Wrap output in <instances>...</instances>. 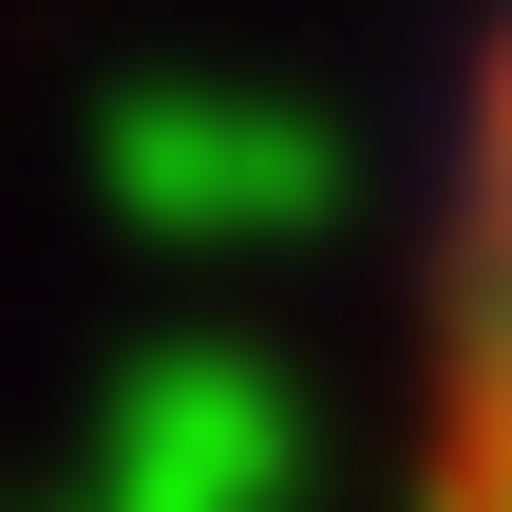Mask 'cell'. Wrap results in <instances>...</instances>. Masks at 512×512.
<instances>
[{"instance_id":"1","label":"cell","mask_w":512,"mask_h":512,"mask_svg":"<svg viewBox=\"0 0 512 512\" xmlns=\"http://www.w3.org/2000/svg\"><path fill=\"white\" fill-rule=\"evenodd\" d=\"M418 512H512V19L456 95V171L418 247Z\"/></svg>"}]
</instances>
